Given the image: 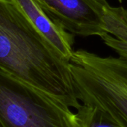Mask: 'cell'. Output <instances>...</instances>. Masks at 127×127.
I'll use <instances>...</instances> for the list:
<instances>
[{"label":"cell","mask_w":127,"mask_h":127,"mask_svg":"<svg viewBox=\"0 0 127 127\" xmlns=\"http://www.w3.org/2000/svg\"><path fill=\"white\" fill-rule=\"evenodd\" d=\"M0 70L75 110L81 105L70 61L40 34L12 0H0Z\"/></svg>","instance_id":"6da1fadb"},{"label":"cell","mask_w":127,"mask_h":127,"mask_svg":"<svg viewBox=\"0 0 127 127\" xmlns=\"http://www.w3.org/2000/svg\"><path fill=\"white\" fill-rule=\"evenodd\" d=\"M70 71L79 102L102 111L127 127V61L79 49L70 60Z\"/></svg>","instance_id":"7a4b0ae2"},{"label":"cell","mask_w":127,"mask_h":127,"mask_svg":"<svg viewBox=\"0 0 127 127\" xmlns=\"http://www.w3.org/2000/svg\"><path fill=\"white\" fill-rule=\"evenodd\" d=\"M0 127H80L76 111L0 70Z\"/></svg>","instance_id":"3957f363"},{"label":"cell","mask_w":127,"mask_h":127,"mask_svg":"<svg viewBox=\"0 0 127 127\" xmlns=\"http://www.w3.org/2000/svg\"><path fill=\"white\" fill-rule=\"evenodd\" d=\"M44 11L73 35L98 36L108 34L101 20L84 0H39Z\"/></svg>","instance_id":"277c9868"},{"label":"cell","mask_w":127,"mask_h":127,"mask_svg":"<svg viewBox=\"0 0 127 127\" xmlns=\"http://www.w3.org/2000/svg\"><path fill=\"white\" fill-rule=\"evenodd\" d=\"M40 34L67 61L73 58V34L56 23L42 8L39 0H12Z\"/></svg>","instance_id":"5b68a950"},{"label":"cell","mask_w":127,"mask_h":127,"mask_svg":"<svg viewBox=\"0 0 127 127\" xmlns=\"http://www.w3.org/2000/svg\"><path fill=\"white\" fill-rule=\"evenodd\" d=\"M101 20L108 34L127 41V11L113 7L107 0H84Z\"/></svg>","instance_id":"8992f818"},{"label":"cell","mask_w":127,"mask_h":127,"mask_svg":"<svg viewBox=\"0 0 127 127\" xmlns=\"http://www.w3.org/2000/svg\"><path fill=\"white\" fill-rule=\"evenodd\" d=\"M75 111L80 127H122L96 108L81 103Z\"/></svg>","instance_id":"52a82bcc"},{"label":"cell","mask_w":127,"mask_h":127,"mask_svg":"<svg viewBox=\"0 0 127 127\" xmlns=\"http://www.w3.org/2000/svg\"><path fill=\"white\" fill-rule=\"evenodd\" d=\"M100 38L104 43L112 49L118 56L127 61V41L119 40L109 34H105Z\"/></svg>","instance_id":"ba28073f"},{"label":"cell","mask_w":127,"mask_h":127,"mask_svg":"<svg viewBox=\"0 0 127 127\" xmlns=\"http://www.w3.org/2000/svg\"><path fill=\"white\" fill-rule=\"evenodd\" d=\"M123 1V0H119V2H122Z\"/></svg>","instance_id":"9c48e42d"}]
</instances>
